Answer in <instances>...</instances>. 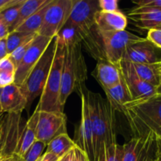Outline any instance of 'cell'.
Masks as SVG:
<instances>
[{
  "label": "cell",
  "mask_w": 161,
  "mask_h": 161,
  "mask_svg": "<svg viewBox=\"0 0 161 161\" xmlns=\"http://www.w3.org/2000/svg\"><path fill=\"white\" fill-rule=\"evenodd\" d=\"M94 140V161L112 145L117 143L115 130V113L107 100L100 94L85 88Z\"/></svg>",
  "instance_id": "6da1fadb"
},
{
  "label": "cell",
  "mask_w": 161,
  "mask_h": 161,
  "mask_svg": "<svg viewBox=\"0 0 161 161\" xmlns=\"http://www.w3.org/2000/svg\"><path fill=\"white\" fill-rule=\"evenodd\" d=\"M123 114L126 116L134 137H143L153 132L161 140V96L125 104Z\"/></svg>",
  "instance_id": "7a4b0ae2"
},
{
  "label": "cell",
  "mask_w": 161,
  "mask_h": 161,
  "mask_svg": "<svg viewBox=\"0 0 161 161\" xmlns=\"http://www.w3.org/2000/svg\"><path fill=\"white\" fill-rule=\"evenodd\" d=\"M60 102L64 108L72 92H80L87 80V66L80 42H64Z\"/></svg>",
  "instance_id": "3957f363"
},
{
  "label": "cell",
  "mask_w": 161,
  "mask_h": 161,
  "mask_svg": "<svg viewBox=\"0 0 161 161\" xmlns=\"http://www.w3.org/2000/svg\"><path fill=\"white\" fill-rule=\"evenodd\" d=\"M55 38L57 46L53 64L37 106L39 107V111L63 113L64 108L61 105L60 96L65 45L59 36H57Z\"/></svg>",
  "instance_id": "277c9868"
},
{
  "label": "cell",
  "mask_w": 161,
  "mask_h": 161,
  "mask_svg": "<svg viewBox=\"0 0 161 161\" xmlns=\"http://www.w3.org/2000/svg\"><path fill=\"white\" fill-rule=\"evenodd\" d=\"M56 46L57 41L56 38H54L20 86L24 95L26 97L27 107L31 106L35 99L41 96L43 91L53 64Z\"/></svg>",
  "instance_id": "5b68a950"
},
{
  "label": "cell",
  "mask_w": 161,
  "mask_h": 161,
  "mask_svg": "<svg viewBox=\"0 0 161 161\" xmlns=\"http://www.w3.org/2000/svg\"><path fill=\"white\" fill-rule=\"evenodd\" d=\"M98 10L97 1L72 0V10L64 26L73 28L82 42L95 28L94 17Z\"/></svg>",
  "instance_id": "8992f818"
},
{
  "label": "cell",
  "mask_w": 161,
  "mask_h": 161,
  "mask_svg": "<svg viewBox=\"0 0 161 161\" xmlns=\"http://www.w3.org/2000/svg\"><path fill=\"white\" fill-rule=\"evenodd\" d=\"M102 42V50L106 61L119 64L129 46L144 39L129 31H100L97 30Z\"/></svg>",
  "instance_id": "52a82bcc"
},
{
  "label": "cell",
  "mask_w": 161,
  "mask_h": 161,
  "mask_svg": "<svg viewBox=\"0 0 161 161\" xmlns=\"http://www.w3.org/2000/svg\"><path fill=\"white\" fill-rule=\"evenodd\" d=\"M72 6V0H52L37 35L50 39L56 37L67 23Z\"/></svg>",
  "instance_id": "ba28073f"
},
{
  "label": "cell",
  "mask_w": 161,
  "mask_h": 161,
  "mask_svg": "<svg viewBox=\"0 0 161 161\" xmlns=\"http://www.w3.org/2000/svg\"><path fill=\"white\" fill-rule=\"evenodd\" d=\"M160 155L158 138L153 132L133 137L123 145L122 161H153Z\"/></svg>",
  "instance_id": "9c48e42d"
},
{
  "label": "cell",
  "mask_w": 161,
  "mask_h": 161,
  "mask_svg": "<svg viewBox=\"0 0 161 161\" xmlns=\"http://www.w3.org/2000/svg\"><path fill=\"white\" fill-rule=\"evenodd\" d=\"M85 88L86 86H83L79 92L81 97V119L75 130L74 142L75 146L85 153L89 161H94L93 130Z\"/></svg>",
  "instance_id": "30bf717a"
},
{
  "label": "cell",
  "mask_w": 161,
  "mask_h": 161,
  "mask_svg": "<svg viewBox=\"0 0 161 161\" xmlns=\"http://www.w3.org/2000/svg\"><path fill=\"white\" fill-rule=\"evenodd\" d=\"M67 117L64 113L40 111L38 119L36 140L48 145L56 137L67 133Z\"/></svg>",
  "instance_id": "8fae6325"
},
{
  "label": "cell",
  "mask_w": 161,
  "mask_h": 161,
  "mask_svg": "<svg viewBox=\"0 0 161 161\" xmlns=\"http://www.w3.org/2000/svg\"><path fill=\"white\" fill-rule=\"evenodd\" d=\"M53 39L36 35L31 42L28 51L24 56L23 59L16 69L15 80H14V83L16 85L20 86L23 83L29 72L39 61L42 53L45 52Z\"/></svg>",
  "instance_id": "7c38bea8"
},
{
  "label": "cell",
  "mask_w": 161,
  "mask_h": 161,
  "mask_svg": "<svg viewBox=\"0 0 161 161\" xmlns=\"http://www.w3.org/2000/svg\"><path fill=\"white\" fill-rule=\"evenodd\" d=\"M119 66L132 101L144 100L156 95L155 86L142 80L132 69L130 62L121 60Z\"/></svg>",
  "instance_id": "4fadbf2b"
},
{
  "label": "cell",
  "mask_w": 161,
  "mask_h": 161,
  "mask_svg": "<svg viewBox=\"0 0 161 161\" xmlns=\"http://www.w3.org/2000/svg\"><path fill=\"white\" fill-rule=\"evenodd\" d=\"M123 60L137 64H156L160 62L161 58L157 53V47L144 38L127 47Z\"/></svg>",
  "instance_id": "5bb4252c"
},
{
  "label": "cell",
  "mask_w": 161,
  "mask_h": 161,
  "mask_svg": "<svg viewBox=\"0 0 161 161\" xmlns=\"http://www.w3.org/2000/svg\"><path fill=\"white\" fill-rule=\"evenodd\" d=\"M0 106L3 113L17 114L27 108V100L15 83L0 88Z\"/></svg>",
  "instance_id": "9a60e30c"
},
{
  "label": "cell",
  "mask_w": 161,
  "mask_h": 161,
  "mask_svg": "<svg viewBox=\"0 0 161 161\" xmlns=\"http://www.w3.org/2000/svg\"><path fill=\"white\" fill-rule=\"evenodd\" d=\"M92 75L104 91L116 86L122 80L119 64H115L106 60L97 61Z\"/></svg>",
  "instance_id": "2e32d148"
},
{
  "label": "cell",
  "mask_w": 161,
  "mask_h": 161,
  "mask_svg": "<svg viewBox=\"0 0 161 161\" xmlns=\"http://www.w3.org/2000/svg\"><path fill=\"white\" fill-rule=\"evenodd\" d=\"M95 27L100 31H124L127 26V17L120 10L105 12L98 10L94 17Z\"/></svg>",
  "instance_id": "e0dca14e"
},
{
  "label": "cell",
  "mask_w": 161,
  "mask_h": 161,
  "mask_svg": "<svg viewBox=\"0 0 161 161\" xmlns=\"http://www.w3.org/2000/svg\"><path fill=\"white\" fill-rule=\"evenodd\" d=\"M39 107H36L25 126L23 132L19 138L17 146L13 153L20 159L22 158L30 146L36 141V130H37L38 119L39 114Z\"/></svg>",
  "instance_id": "ac0fdd59"
},
{
  "label": "cell",
  "mask_w": 161,
  "mask_h": 161,
  "mask_svg": "<svg viewBox=\"0 0 161 161\" xmlns=\"http://www.w3.org/2000/svg\"><path fill=\"white\" fill-rule=\"evenodd\" d=\"M129 17L144 29L157 28L161 25V9L135 7L128 14Z\"/></svg>",
  "instance_id": "d6986e66"
},
{
  "label": "cell",
  "mask_w": 161,
  "mask_h": 161,
  "mask_svg": "<svg viewBox=\"0 0 161 161\" xmlns=\"http://www.w3.org/2000/svg\"><path fill=\"white\" fill-rule=\"evenodd\" d=\"M104 91L107 97V102L114 111L122 113L124 105L132 101L123 76L118 84Z\"/></svg>",
  "instance_id": "ffe728a7"
},
{
  "label": "cell",
  "mask_w": 161,
  "mask_h": 161,
  "mask_svg": "<svg viewBox=\"0 0 161 161\" xmlns=\"http://www.w3.org/2000/svg\"><path fill=\"white\" fill-rule=\"evenodd\" d=\"M130 64L134 71L142 80L155 87L158 86L160 61L156 64H137L131 62H130Z\"/></svg>",
  "instance_id": "44dd1931"
},
{
  "label": "cell",
  "mask_w": 161,
  "mask_h": 161,
  "mask_svg": "<svg viewBox=\"0 0 161 161\" xmlns=\"http://www.w3.org/2000/svg\"><path fill=\"white\" fill-rule=\"evenodd\" d=\"M75 146L74 140L69 137L68 133L62 134L53 138L48 143L47 146V152L52 153L58 157L61 158L73 149Z\"/></svg>",
  "instance_id": "7402d4cb"
},
{
  "label": "cell",
  "mask_w": 161,
  "mask_h": 161,
  "mask_svg": "<svg viewBox=\"0 0 161 161\" xmlns=\"http://www.w3.org/2000/svg\"><path fill=\"white\" fill-rule=\"evenodd\" d=\"M50 1L51 0H24L20 6L19 15L15 26H14V31H15L28 17L40 10L45 6H47Z\"/></svg>",
  "instance_id": "603a6c76"
},
{
  "label": "cell",
  "mask_w": 161,
  "mask_h": 161,
  "mask_svg": "<svg viewBox=\"0 0 161 161\" xmlns=\"http://www.w3.org/2000/svg\"><path fill=\"white\" fill-rule=\"evenodd\" d=\"M51 1L47 6L42 8L40 10H39L36 14L31 15L30 17H28L15 31H20V32L28 33V34H38V32H39V29L41 28V25L42 24V21H43L44 15H45L46 11H47V7H48L49 4L51 3Z\"/></svg>",
  "instance_id": "cb8c5ba5"
},
{
  "label": "cell",
  "mask_w": 161,
  "mask_h": 161,
  "mask_svg": "<svg viewBox=\"0 0 161 161\" xmlns=\"http://www.w3.org/2000/svg\"><path fill=\"white\" fill-rule=\"evenodd\" d=\"M37 34H28V33L20 32V31H14L9 33L6 38V50L8 55L10 54L14 50L18 48L23 44L27 43L32 40Z\"/></svg>",
  "instance_id": "d4e9b609"
},
{
  "label": "cell",
  "mask_w": 161,
  "mask_h": 161,
  "mask_svg": "<svg viewBox=\"0 0 161 161\" xmlns=\"http://www.w3.org/2000/svg\"><path fill=\"white\" fill-rule=\"evenodd\" d=\"M16 67L10 59L3 58L0 61V88L14 83Z\"/></svg>",
  "instance_id": "484cf974"
},
{
  "label": "cell",
  "mask_w": 161,
  "mask_h": 161,
  "mask_svg": "<svg viewBox=\"0 0 161 161\" xmlns=\"http://www.w3.org/2000/svg\"><path fill=\"white\" fill-rule=\"evenodd\" d=\"M24 0H21L18 4L15 5V6H12V7L8 8L7 9L0 13V15H1L2 18L6 22L8 28H9V32L14 31V26H15V24L17 22V17H18L19 15V11H20V6H21Z\"/></svg>",
  "instance_id": "4316f807"
},
{
  "label": "cell",
  "mask_w": 161,
  "mask_h": 161,
  "mask_svg": "<svg viewBox=\"0 0 161 161\" xmlns=\"http://www.w3.org/2000/svg\"><path fill=\"white\" fill-rule=\"evenodd\" d=\"M123 146L117 143L108 146L100 156L97 161H122Z\"/></svg>",
  "instance_id": "83f0119b"
},
{
  "label": "cell",
  "mask_w": 161,
  "mask_h": 161,
  "mask_svg": "<svg viewBox=\"0 0 161 161\" xmlns=\"http://www.w3.org/2000/svg\"><path fill=\"white\" fill-rule=\"evenodd\" d=\"M47 145L40 141L36 140L29 149L27 150L25 155L20 159L21 161H37L42 155L43 151L47 149Z\"/></svg>",
  "instance_id": "f1b7e54d"
},
{
  "label": "cell",
  "mask_w": 161,
  "mask_h": 161,
  "mask_svg": "<svg viewBox=\"0 0 161 161\" xmlns=\"http://www.w3.org/2000/svg\"><path fill=\"white\" fill-rule=\"evenodd\" d=\"M32 40L30 41V42H27V43L23 44L22 46L19 47L18 48L16 49L15 50H14V51H13L10 54L8 55V58H9V59L12 61V62L14 63V65H15L16 69H17V67L18 66V64H20V62L21 61V60L23 59L24 56L25 55L26 52L28 51V48H29L30 46H31Z\"/></svg>",
  "instance_id": "f546056e"
},
{
  "label": "cell",
  "mask_w": 161,
  "mask_h": 161,
  "mask_svg": "<svg viewBox=\"0 0 161 161\" xmlns=\"http://www.w3.org/2000/svg\"><path fill=\"white\" fill-rule=\"evenodd\" d=\"M146 39L157 48L161 49V29L160 28L148 30L147 37Z\"/></svg>",
  "instance_id": "4dcf8cb0"
},
{
  "label": "cell",
  "mask_w": 161,
  "mask_h": 161,
  "mask_svg": "<svg viewBox=\"0 0 161 161\" xmlns=\"http://www.w3.org/2000/svg\"><path fill=\"white\" fill-rule=\"evenodd\" d=\"M99 9L105 12H114L119 10L117 0H98Z\"/></svg>",
  "instance_id": "1f68e13d"
},
{
  "label": "cell",
  "mask_w": 161,
  "mask_h": 161,
  "mask_svg": "<svg viewBox=\"0 0 161 161\" xmlns=\"http://www.w3.org/2000/svg\"><path fill=\"white\" fill-rule=\"evenodd\" d=\"M134 3L138 8L161 9V0H139Z\"/></svg>",
  "instance_id": "d6a6232c"
},
{
  "label": "cell",
  "mask_w": 161,
  "mask_h": 161,
  "mask_svg": "<svg viewBox=\"0 0 161 161\" xmlns=\"http://www.w3.org/2000/svg\"><path fill=\"white\" fill-rule=\"evenodd\" d=\"M72 161H89V160L85 153L75 146L73 149Z\"/></svg>",
  "instance_id": "836d02e7"
},
{
  "label": "cell",
  "mask_w": 161,
  "mask_h": 161,
  "mask_svg": "<svg viewBox=\"0 0 161 161\" xmlns=\"http://www.w3.org/2000/svg\"><path fill=\"white\" fill-rule=\"evenodd\" d=\"M21 0H0V13L18 4Z\"/></svg>",
  "instance_id": "e575fe53"
},
{
  "label": "cell",
  "mask_w": 161,
  "mask_h": 161,
  "mask_svg": "<svg viewBox=\"0 0 161 161\" xmlns=\"http://www.w3.org/2000/svg\"><path fill=\"white\" fill-rule=\"evenodd\" d=\"M9 33V28H8L6 22L3 20L2 18L1 15H0V40L1 39H4L7 37V36Z\"/></svg>",
  "instance_id": "d590c367"
},
{
  "label": "cell",
  "mask_w": 161,
  "mask_h": 161,
  "mask_svg": "<svg viewBox=\"0 0 161 161\" xmlns=\"http://www.w3.org/2000/svg\"><path fill=\"white\" fill-rule=\"evenodd\" d=\"M59 159V157H57L55 154L46 151L37 161H58Z\"/></svg>",
  "instance_id": "8d00e7d4"
},
{
  "label": "cell",
  "mask_w": 161,
  "mask_h": 161,
  "mask_svg": "<svg viewBox=\"0 0 161 161\" xmlns=\"http://www.w3.org/2000/svg\"><path fill=\"white\" fill-rule=\"evenodd\" d=\"M0 161H21L17 155L12 153H3L0 156Z\"/></svg>",
  "instance_id": "74e56055"
},
{
  "label": "cell",
  "mask_w": 161,
  "mask_h": 161,
  "mask_svg": "<svg viewBox=\"0 0 161 161\" xmlns=\"http://www.w3.org/2000/svg\"><path fill=\"white\" fill-rule=\"evenodd\" d=\"M8 56L7 50H6V39H1L0 40V61L3 58H6Z\"/></svg>",
  "instance_id": "f35d334b"
},
{
  "label": "cell",
  "mask_w": 161,
  "mask_h": 161,
  "mask_svg": "<svg viewBox=\"0 0 161 161\" xmlns=\"http://www.w3.org/2000/svg\"><path fill=\"white\" fill-rule=\"evenodd\" d=\"M72 153H73V149H72V150H71L70 152L68 153L65 154L64 156H63L62 157H61V158H60L58 161H72Z\"/></svg>",
  "instance_id": "ab89813d"
},
{
  "label": "cell",
  "mask_w": 161,
  "mask_h": 161,
  "mask_svg": "<svg viewBox=\"0 0 161 161\" xmlns=\"http://www.w3.org/2000/svg\"><path fill=\"white\" fill-rule=\"evenodd\" d=\"M156 94L161 96V62L160 68V75H159V83L158 86L156 87Z\"/></svg>",
  "instance_id": "60d3db41"
},
{
  "label": "cell",
  "mask_w": 161,
  "mask_h": 161,
  "mask_svg": "<svg viewBox=\"0 0 161 161\" xmlns=\"http://www.w3.org/2000/svg\"><path fill=\"white\" fill-rule=\"evenodd\" d=\"M2 133L0 134V156L2 155L3 153H3V146H2Z\"/></svg>",
  "instance_id": "b9f144b4"
},
{
  "label": "cell",
  "mask_w": 161,
  "mask_h": 161,
  "mask_svg": "<svg viewBox=\"0 0 161 161\" xmlns=\"http://www.w3.org/2000/svg\"><path fill=\"white\" fill-rule=\"evenodd\" d=\"M153 161H161V157H160V155H159V157H157V158L156 159V160H154Z\"/></svg>",
  "instance_id": "7bdbcfd3"
},
{
  "label": "cell",
  "mask_w": 161,
  "mask_h": 161,
  "mask_svg": "<svg viewBox=\"0 0 161 161\" xmlns=\"http://www.w3.org/2000/svg\"><path fill=\"white\" fill-rule=\"evenodd\" d=\"M3 110H2L1 106H0V116H1V115L3 114Z\"/></svg>",
  "instance_id": "ee69618b"
},
{
  "label": "cell",
  "mask_w": 161,
  "mask_h": 161,
  "mask_svg": "<svg viewBox=\"0 0 161 161\" xmlns=\"http://www.w3.org/2000/svg\"><path fill=\"white\" fill-rule=\"evenodd\" d=\"M2 133V127H1V126H0V134Z\"/></svg>",
  "instance_id": "f6af8a7d"
},
{
  "label": "cell",
  "mask_w": 161,
  "mask_h": 161,
  "mask_svg": "<svg viewBox=\"0 0 161 161\" xmlns=\"http://www.w3.org/2000/svg\"><path fill=\"white\" fill-rule=\"evenodd\" d=\"M160 28V29H161V25H160V26H159V27H158V28Z\"/></svg>",
  "instance_id": "bcb514c9"
},
{
  "label": "cell",
  "mask_w": 161,
  "mask_h": 161,
  "mask_svg": "<svg viewBox=\"0 0 161 161\" xmlns=\"http://www.w3.org/2000/svg\"><path fill=\"white\" fill-rule=\"evenodd\" d=\"M160 62H161V60H160Z\"/></svg>",
  "instance_id": "7dc6e473"
}]
</instances>
